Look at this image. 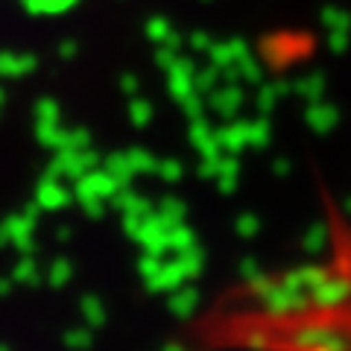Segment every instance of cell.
Returning <instances> with one entry per match:
<instances>
[{
  "mask_svg": "<svg viewBox=\"0 0 351 351\" xmlns=\"http://www.w3.org/2000/svg\"><path fill=\"white\" fill-rule=\"evenodd\" d=\"M193 307H196V293L193 290H182L170 299V311L176 316H188V313H193Z\"/></svg>",
  "mask_w": 351,
  "mask_h": 351,
  "instance_id": "cell-1",
  "label": "cell"
},
{
  "mask_svg": "<svg viewBox=\"0 0 351 351\" xmlns=\"http://www.w3.org/2000/svg\"><path fill=\"white\" fill-rule=\"evenodd\" d=\"M56 188H59V184H47V182H44L41 184V193H38V202L41 205H47V208H59V205H64V202H68V193H56Z\"/></svg>",
  "mask_w": 351,
  "mask_h": 351,
  "instance_id": "cell-2",
  "label": "cell"
},
{
  "mask_svg": "<svg viewBox=\"0 0 351 351\" xmlns=\"http://www.w3.org/2000/svg\"><path fill=\"white\" fill-rule=\"evenodd\" d=\"M73 0H27V6L32 12H62V9H68Z\"/></svg>",
  "mask_w": 351,
  "mask_h": 351,
  "instance_id": "cell-3",
  "label": "cell"
},
{
  "mask_svg": "<svg viewBox=\"0 0 351 351\" xmlns=\"http://www.w3.org/2000/svg\"><path fill=\"white\" fill-rule=\"evenodd\" d=\"M82 311H85V316H88V322H91L94 328H100V325L106 322L103 304H100V302H97V299H91V295H88V299L82 302Z\"/></svg>",
  "mask_w": 351,
  "mask_h": 351,
  "instance_id": "cell-4",
  "label": "cell"
},
{
  "mask_svg": "<svg viewBox=\"0 0 351 351\" xmlns=\"http://www.w3.org/2000/svg\"><path fill=\"white\" fill-rule=\"evenodd\" d=\"M68 276H71V263L68 261H56L53 263V269H50V284L53 287H62V284L68 281Z\"/></svg>",
  "mask_w": 351,
  "mask_h": 351,
  "instance_id": "cell-5",
  "label": "cell"
},
{
  "mask_svg": "<svg viewBox=\"0 0 351 351\" xmlns=\"http://www.w3.org/2000/svg\"><path fill=\"white\" fill-rule=\"evenodd\" d=\"M15 278H18V281L24 278L27 284H36V281H38V276H36V261H32V258H24V261H21V263H18V269H15Z\"/></svg>",
  "mask_w": 351,
  "mask_h": 351,
  "instance_id": "cell-6",
  "label": "cell"
},
{
  "mask_svg": "<svg viewBox=\"0 0 351 351\" xmlns=\"http://www.w3.org/2000/svg\"><path fill=\"white\" fill-rule=\"evenodd\" d=\"M21 68H32V59H12V56H0V71H3V73H24Z\"/></svg>",
  "mask_w": 351,
  "mask_h": 351,
  "instance_id": "cell-7",
  "label": "cell"
},
{
  "mask_svg": "<svg viewBox=\"0 0 351 351\" xmlns=\"http://www.w3.org/2000/svg\"><path fill=\"white\" fill-rule=\"evenodd\" d=\"M129 164H132V170H152V158L147 156V152H129Z\"/></svg>",
  "mask_w": 351,
  "mask_h": 351,
  "instance_id": "cell-8",
  "label": "cell"
},
{
  "mask_svg": "<svg viewBox=\"0 0 351 351\" xmlns=\"http://www.w3.org/2000/svg\"><path fill=\"white\" fill-rule=\"evenodd\" d=\"M167 246H173V249H188L191 246V232L179 228V232H173V237L167 234Z\"/></svg>",
  "mask_w": 351,
  "mask_h": 351,
  "instance_id": "cell-9",
  "label": "cell"
},
{
  "mask_svg": "<svg viewBox=\"0 0 351 351\" xmlns=\"http://www.w3.org/2000/svg\"><path fill=\"white\" fill-rule=\"evenodd\" d=\"M64 343L73 346V348H88V343H91V334H88V331H76V334L64 337Z\"/></svg>",
  "mask_w": 351,
  "mask_h": 351,
  "instance_id": "cell-10",
  "label": "cell"
},
{
  "mask_svg": "<svg viewBox=\"0 0 351 351\" xmlns=\"http://www.w3.org/2000/svg\"><path fill=\"white\" fill-rule=\"evenodd\" d=\"M132 114H135V123L138 126H144L147 120H149V106L147 103H141V106L135 103V106H132Z\"/></svg>",
  "mask_w": 351,
  "mask_h": 351,
  "instance_id": "cell-11",
  "label": "cell"
},
{
  "mask_svg": "<svg viewBox=\"0 0 351 351\" xmlns=\"http://www.w3.org/2000/svg\"><path fill=\"white\" fill-rule=\"evenodd\" d=\"M158 173H161V176H167L170 182H176V179H179V173H182V167H179L176 161H167L164 167H158Z\"/></svg>",
  "mask_w": 351,
  "mask_h": 351,
  "instance_id": "cell-12",
  "label": "cell"
},
{
  "mask_svg": "<svg viewBox=\"0 0 351 351\" xmlns=\"http://www.w3.org/2000/svg\"><path fill=\"white\" fill-rule=\"evenodd\" d=\"M9 290V284H6V278H3V284H0V293H6Z\"/></svg>",
  "mask_w": 351,
  "mask_h": 351,
  "instance_id": "cell-13",
  "label": "cell"
},
{
  "mask_svg": "<svg viewBox=\"0 0 351 351\" xmlns=\"http://www.w3.org/2000/svg\"><path fill=\"white\" fill-rule=\"evenodd\" d=\"M167 351H182V348H179V346H170V348H167Z\"/></svg>",
  "mask_w": 351,
  "mask_h": 351,
  "instance_id": "cell-14",
  "label": "cell"
},
{
  "mask_svg": "<svg viewBox=\"0 0 351 351\" xmlns=\"http://www.w3.org/2000/svg\"><path fill=\"white\" fill-rule=\"evenodd\" d=\"M0 351H6V348H3V346H0Z\"/></svg>",
  "mask_w": 351,
  "mask_h": 351,
  "instance_id": "cell-15",
  "label": "cell"
}]
</instances>
